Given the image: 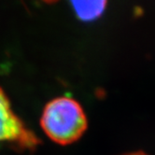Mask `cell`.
I'll return each instance as SVG.
<instances>
[{
	"mask_svg": "<svg viewBox=\"0 0 155 155\" xmlns=\"http://www.w3.org/2000/svg\"><path fill=\"white\" fill-rule=\"evenodd\" d=\"M76 15L81 21H91L104 12L107 0H69Z\"/></svg>",
	"mask_w": 155,
	"mask_h": 155,
	"instance_id": "obj_3",
	"label": "cell"
},
{
	"mask_svg": "<svg viewBox=\"0 0 155 155\" xmlns=\"http://www.w3.org/2000/svg\"><path fill=\"white\" fill-rule=\"evenodd\" d=\"M124 155H148L145 152L142 151H137V152H134V153H128V154H124Z\"/></svg>",
	"mask_w": 155,
	"mask_h": 155,
	"instance_id": "obj_4",
	"label": "cell"
},
{
	"mask_svg": "<svg viewBox=\"0 0 155 155\" xmlns=\"http://www.w3.org/2000/svg\"><path fill=\"white\" fill-rule=\"evenodd\" d=\"M40 124L53 142L68 145L82 137L88 121L79 102L68 96H61L45 106Z\"/></svg>",
	"mask_w": 155,
	"mask_h": 155,
	"instance_id": "obj_1",
	"label": "cell"
},
{
	"mask_svg": "<svg viewBox=\"0 0 155 155\" xmlns=\"http://www.w3.org/2000/svg\"><path fill=\"white\" fill-rule=\"evenodd\" d=\"M40 140L13 111L12 104L0 88V145L21 150H35Z\"/></svg>",
	"mask_w": 155,
	"mask_h": 155,
	"instance_id": "obj_2",
	"label": "cell"
},
{
	"mask_svg": "<svg viewBox=\"0 0 155 155\" xmlns=\"http://www.w3.org/2000/svg\"><path fill=\"white\" fill-rule=\"evenodd\" d=\"M50 1H51V0H50Z\"/></svg>",
	"mask_w": 155,
	"mask_h": 155,
	"instance_id": "obj_5",
	"label": "cell"
}]
</instances>
